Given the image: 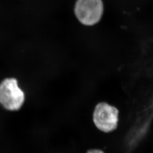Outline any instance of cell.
Wrapping results in <instances>:
<instances>
[{
	"label": "cell",
	"instance_id": "obj_1",
	"mask_svg": "<svg viewBox=\"0 0 153 153\" xmlns=\"http://www.w3.org/2000/svg\"><path fill=\"white\" fill-rule=\"evenodd\" d=\"M102 0H76L74 15L78 22L84 26H94L100 22L104 13Z\"/></svg>",
	"mask_w": 153,
	"mask_h": 153
},
{
	"label": "cell",
	"instance_id": "obj_2",
	"mask_svg": "<svg viewBox=\"0 0 153 153\" xmlns=\"http://www.w3.org/2000/svg\"><path fill=\"white\" fill-rule=\"evenodd\" d=\"M25 100L24 91L14 78L4 79L0 84V104L11 111L21 108Z\"/></svg>",
	"mask_w": 153,
	"mask_h": 153
},
{
	"label": "cell",
	"instance_id": "obj_3",
	"mask_svg": "<svg viewBox=\"0 0 153 153\" xmlns=\"http://www.w3.org/2000/svg\"><path fill=\"white\" fill-rule=\"evenodd\" d=\"M118 116L119 111L116 108L106 102H100L94 111V123L101 131L111 132L117 128Z\"/></svg>",
	"mask_w": 153,
	"mask_h": 153
},
{
	"label": "cell",
	"instance_id": "obj_4",
	"mask_svg": "<svg viewBox=\"0 0 153 153\" xmlns=\"http://www.w3.org/2000/svg\"><path fill=\"white\" fill-rule=\"evenodd\" d=\"M86 153H105L103 151L98 149H92L88 151Z\"/></svg>",
	"mask_w": 153,
	"mask_h": 153
}]
</instances>
